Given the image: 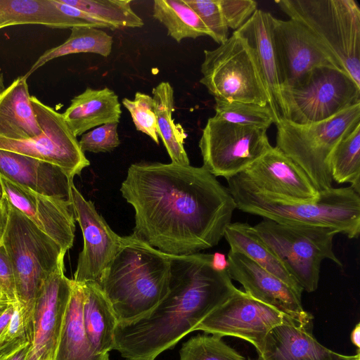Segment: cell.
Returning a JSON list of instances; mask_svg holds the SVG:
<instances>
[{"instance_id":"6da1fadb","label":"cell","mask_w":360,"mask_h":360,"mask_svg":"<svg viewBox=\"0 0 360 360\" xmlns=\"http://www.w3.org/2000/svg\"><path fill=\"white\" fill-rule=\"evenodd\" d=\"M120 191L135 211L133 233L170 255L217 245L237 208L228 188L203 166L136 162Z\"/></svg>"},{"instance_id":"7a4b0ae2","label":"cell","mask_w":360,"mask_h":360,"mask_svg":"<svg viewBox=\"0 0 360 360\" xmlns=\"http://www.w3.org/2000/svg\"><path fill=\"white\" fill-rule=\"evenodd\" d=\"M169 292L147 316L117 324L114 349L127 360H155L236 290L215 254L170 255Z\"/></svg>"},{"instance_id":"3957f363","label":"cell","mask_w":360,"mask_h":360,"mask_svg":"<svg viewBox=\"0 0 360 360\" xmlns=\"http://www.w3.org/2000/svg\"><path fill=\"white\" fill-rule=\"evenodd\" d=\"M170 256L134 233L123 236L115 257L97 283L118 323L147 316L169 292Z\"/></svg>"},{"instance_id":"277c9868","label":"cell","mask_w":360,"mask_h":360,"mask_svg":"<svg viewBox=\"0 0 360 360\" xmlns=\"http://www.w3.org/2000/svg\"><path fill=\"white\" fill-rule=\"evenodd\" d=\"M228 190L242 212L291 225L333 228L349 238L360 233V196L352 187L330 188L312 200L292 201L261 193L233 176Z\"/></svg>"},{"instance_id":"5b68a950","label":"cell","mask_w":360,"mask_h":360,"mask_svg":"<svg viewBox=\"0 0 360 360\" xmlns=\"http://www.w3.org/2000/svg\"><path fill=\"white\" fill-rule=\"evenodd\" d=\"M330 60L360 86V8L354 0H279Z\"/></svg>"},{"instance_id":"8992f818","label":"cell","mask_w":360,"mask_h":360,"mask_svg":"<svg viewBox=\"0 0 360 360\" xmlns=\"http://www.w3.org/2000/svg\"><path fill=\"white\" fill-rule=\"evenodd\" d=\"M8 204V215L2 244L12 267L17 300L27 335L31 330L37 291L66 252L26 216Z\"/></svg>"},{"instance_id":"52a82bcc","label":"cell","mask_w":360,"mask_h":360,"mask_svg":"<svg viewBox=\"0 0 360 360\" xmlns=\"http://www.w3.org/2000/svg\"><path fill=\"white\" fill-rule=\"evenodd\" d=\"M360 124V103L327 120L305 124L281 120L276 147L308 176L319 192L332 188L330 158L338 143Z\"/></svg>"},{"instance_id":"ba28073f","label":"cell","mask_w":360,"mask_h":360,"mask_svg":"<svg viewBox=\"0 0 360 360\" xmlns=\"http://www.w3.org/2000/svg\"><path fill=\"white\" fill-rule=\"evenodd\" d=\"M253 229L303 291L311 292L317 289L323 260L342 266L333 252V238L339 233L335 229L286 224L266 218Z\"/></svg>"},{"instance_id":"9c48e42d","label":"cell","mask_w":360,"mask_h":360,"mask_svg":"<svg viewBox=\"0 0 360 360\" xmlns=\"http://www.w3.org/2000/svg\"><path fill=\"white\" fill-rule=\"evenodd\" d=\"M200 82L214 99L269 104L255 50L237 31L212 50L204 51Z\"/></svg>"},{"instance_id":"30bf717a","label":"cell","mask_w":360,"mask_h":360,"mask_svg":"<svg viewBox=\"0 0 360 360\" xmlns=\"http://www.w3.org/2000/svg\"><path fill=\"white\" fill-rule=\"evenodd\" d=\"M281 91L285 120L300 124L327 120L360 103V86L346 72L330 66L314 68Z\"/></svg>"},{"instance_id":"8fae6325","label":"cell","mask_w":360,"mask_h":360,"mask_svg":"<svg viewBox=\"0 0 360 360\" xmlns=\"http://www.w3.org/2000/svg\"><path fill=\"white\" fill-rule=\"evenodd\" d=\"M266 131L210 117L198 144L202 166L226 179L243 172L271 147Z\"/></svg>"},{"instance_id":"7c38bea8","label":"cell","mask_w":360,"mask_h":360,"mask_svg":"<svg viewBox=\"0 0 360 360\" xmlns=\"http://www.w3.org/2000/svg\"><path fill=\"white\" fill-rule=\"evenodd\" d=\"M30 99L41 132L25 139L0 137V149L55 165L72 179L80 175L90 162L63 114L34 96Z\"/></svg>"},{"instance_id":"4fadbf2b","label":"cell","mask_w":360,"mask_h":360,"mask_svg":"<svg viewBox=\"0 0 360 360\" xmlns=\"http://www.w3.org/2000/svg\"><path fill=\"white\" fill-rule=\"evenodd\" d=\"M284 314L244 291L236 290L210 312L195 328L219 338L233 336L252 344L259 356L270 331L283 320Z\"/></svg>"},{"instance_id":"5bb4252c","label":"cell","mask_w":360,"mask_h":360,"mask_svg":"<svg viewBox=\"0 0 360 360\" xmlns=\"http://www.w3.org/2000/svg\"><path fill=\"white\" fill-rule=\"evenodd\" d=\"M64 271L63 259L37 291L25 360H53L72 285Z\"/></svg>"},{"instance_id":"9a60e30c","label":"cell","mask_w":360,"mask_h":360,"mask_svg":"<svg viewBox=\"0 0 360 360\" xmlns=\"http://www.w3.org/2000/svg\"><path fill=\"white\" fill-rule=\"evenodd\" d=\"M71 199L75 218L84 238V248L79 255L72 280L79 283H98L117 254L122 237L111 229L94 203L86 200L74 184Z\"/></svg>"},{"instance_id":"2e32d148","label":"cell","mask_w":360,"mask_h":360,"mask_svg":"<svg viewBox=\"0 0 360 360\" xmlns=\"http://www.w3.org/2000/svg\"><path fill=\"white\" fill-rule=\"evenodd\" d=\"M235 176L261 193L285 200H312L319 195L305 172L276 147Z\"/></svg>"},{"instance_id":"e0dca14e","label":"cell","mask_w":360,"mask_h":360,"mask_svg":"<svg viewBox=\"0 0 360 360\" xmlns=\"http://www.w3.org/2000/svg\"><path fill=\"white\" fill-rule=\"evenodd\" d=\"M272 32L282 87L295 85L316 68L330 66L341 70L295 20L274 16Z\"/></svg>"},{"instance_id":"ac0fdd59","label":"cell","mask_w":360,"mask_h":360,"mask_svg":"<svg viewBox=\"0 0 360 360\" xmlns=\"http://www.w3.org/2000/svg\"><path fill=\"white\" fill-rule=\"evenodd\" d=\"M7 202L32 221L66 252L73 245L75 214L71 202L44 195L0 176Z\"/></svg>"},{"instance_id":"d6986e66","label":"cell","mask_w":360,"mask_h":360,"mask_svg":"<svg viewBox=\"0 0 360 360\" xmlns=\"http://www.w3.org/2000/svg\"><path fill=\"white\" fill-rule=\"evenodd\" d=\"M226 269L230 278L240 283L244 292L253 298L299 321L313 319L302 307L301 292L244 255L229 251Z\"/></svg>"},{"instance_id":"ffe728a7","label":"cell","mask_w":360,"mask_h":360,"mask_svg":"<svg viewBox=\"0 0 360 360\" xmlns=\"http://www.w3.org/2000/svg\"><path fill=\"white\" fill-rule=\"evenodd\" d=\"M312 320L301 321L288 315L266 337L259 360H360L356 355L336 353L312 334Z\"/></svg>"},{"instance_id":"44dd1931","label":"cell","mask_w":360,"mask_h":360,"mask_svg":"<svg viewBox=\"0 0 360 360\" xmlns=\"http://www.w3.org/2000/svg\"><path fill=\"white\" fill-rule=\"evenodd\" d=\"M19 25L102 28L103 22L61 0H0V29Z\"/></svg>"},{"instance_id":"7402d4cb","label":"cell","mask_w":360,"mask_h":360,"mask_svg":"<svg viewBox=\"0 0 360 360\" xmlns=\"http://www.w3.org/2000/svg\"><path fill=\"white\" fill-rule=\"evenodd\" d=\"M0 176L37 193L72 203L73 179L51 163L0 149Z\"/></svg>"},{"instance_id":"603a6c76","label":"cell","mask_w":360,"mask_h":360,"mask_svg":"<svg viewBox=\"0 0 360 360\" xmlns=\"http://www.w3.org/2000/svg\"><path fill=\"white\" fill-rule=\"evenodd\" d=\"M273 18L270 13L257 9L236 31L243 35L255 50L269 95L268 105L276 124L281 120H285L286 110L273 41Z\"/></svg>"},{"instance_id":"cb8c5ba5","label":"cell","mask_w":360,"mask_h":360,"mask_svg":"<svg viewBox=\"0 0 360 360\" xmlns=\"http://www.w3.org/2000/svg\"><path fill=\"white\" fill-rule=\"evenodd\" d=\"M62 114L77 137L99 125L119 123L122 110L118 96L112 90L87 87L71 100Z\"/></svg>"},{"instance_id":"d4e9b609","label":"cell","mask_w":360,"mask_h":360,"mask_svg":"<svg viewBox=\"0 0 360 360\" xmlns=\"http://www.w3.org/2000/svg\"><path fill=\"white\" fill-rule=\"evenodd\" d=\"M30 98L23 76L0 92V137L25 139L41 132Z\"/></svg>"},{"instance_id":"484cf974","label":"cell","mask_w":360,"mask_h":360,"mask_svg":"<svg viewBox=\"0 0 360 360\" xmlns=\"http://www.w3.org/2000/svg\"><path fill=\"white\" fill-rule=\"evenodd\" d=\"M83 300L82 283L72 280L70 298L53 360H110L109 354L98 352L87 338L83 323Z\"/></svg>"},{"instance_id":"4316f807","label":"cell","mask_w":360,"mask_h":360,"mask_svg":"<svg viewBox=\"0 0 360 360\" xmlns=\"http://www.w3.org/2000/svg\"><path fill=\"white\" fill-rule=\"evenodd\" d=\"M84 300L82 317L87 338L101 354L114 349L115 331L118 323L111 304L96 282L82 283Z\"/></svg>"},{"instance_id":"83f0119b","label":"cell","mask_w":360,"mask_h":360,"mask_svg":"<svg viewBox=\"0 0 360 360\" xmlns=\"http://www.w3.org/2000/svg\"><path fill=\"white\" fill-rule=\"evenodd\" d=\"M224 237L233 252L244 255L299 292L303 290L287 268L248 223H231Z\"/></svg>"},{"instance_id":"f1b7e54d","label":"cell","mask_w":360,"mask_h":360,"mask_svg":"<svg viewBox=\"0 0 360 360\" xmlns=\"http://www.w3.org/2000/svg\"><path fill=\"white\" fill-rule=\"evenodd\" d=\"M155 103L157 129L172 162L189 165L190 161L184 148L187 134L184 128L174 122V89L168 82H162L152 90Z\"/></svg>"},{"instance_id":"f546056e","label":"cell","mask_w":360,"mask_h":360,"mask_svg":"<svg viewBox=\"0 0 360 360\" xmlns=\"http://www.w3.org/2000/svg\"><path fill=\"white\" fill-rule=\"evenodd\" d=\"M69 37L60 45L44 51L22 75L25 79L44 64L55 58L79 53H91L108 57L112 51V37L102 30L87 26L70 29Z\"/></svg>"},{"instance_id":"4dcf8cb0","label":"cell","mask_w":360,"mask_h":360,"mask_svg":"<svg viewBox=\"0 0 360 360\" xmlns=\"http://www.w3.org/2000/svg\"><path fill=\"white\" fill-rule=\"evenodd\" d=\"M153 16L167 30V35L180 42L186 38L210 37L195 11L185 0H155Z\"/></svg>"},{"instance_id":"1f68e13d","label":"cell","mask_w":360,"mask_h":360,"mask_svg":"<svg viewBox=\"0 0 360 360\" xmlns=\"http://www.w3.org/2000/svg\"><path fill=\"white\" fill-rule=\"evenodd\" d=\"M329 165L333 181L349 183L356 193H360V124L338 143Z\"/></svg>"},{"instance_id":"d6a6232c","label":"cell","mask_w":360,"mask_h":360,"mask_svg":"<svg viewBox=\"0 0 360 360\" xmlns=\"http://www.w3.org/2000/svg\"><path fill=\"white\" fill-rule=\"evenodd\" d=\"M108 24L111 30L143 26V20L133 11L130 0H61Z\"/></svg>"},{"instance_id":"836d02e7","label":"cell","mask_w":360,"mask_h":360,"mask_svg":"<svg viewBox=\"0 0 360 360\" xmlns=\"http://www.w3.org/2000/svg\"><path fill=\"white\" fill-rule=\"evenodd\" d=\"M214 100L216 112L214 117L224 121L266 129L272 124H275V120L269 105H260L250 103Z\"/></svg>"},{"instance_id":"e575fe53","label":"cell","mask_w":360,"mask_h":360,"mask_svg":"<svg viewBox=\"0 0 360 360\" xmlns=\"http://www.w3.org/2000/svg\"><path fill=\"white\" fill-rule=\"evenodd\" d=\"M179 360H245L221 338L198 334L184 342L179 350Z\"/></svg>"},{"instance_id":"d590c367","label":"cell","mask_w":360,"mask_h":360,"mask_svg":"<svg viewBox=\"0 0 360 360\" xmlns=\"http://www.w3.org/2000/svg\"><path fill=\"white\" fill-rule=\"evenodd\" d=\"M122 103L129 112L136 130L148 135L155 143L159 144L153 98L146 94L136 92L134 100L124 98Z\"/></svg>"},{"instance_id":"8d00e7d4","label":"cell","mask_w":360,"mask_h":360,"mask_svg":"<svg viewBox=\"0 0 360 360\" xmlns=\"http://www.w3.org/2000/svg\"><path fill=\"white\" fill-rule=\"evenodd\" d=\"M195 11L217 44L229 38V28L225 22L218 0H185Z\"/></svg>"},{"instance_id":"74e56055","label":"cell","mask_w":360,"mask_h":360,"mask_svg":"<svg viewBox=\"0 0 360 360\" xmlns=\"http://www.w3.org/2000/svg\"><path fill=\"white\" fill-rule=\"evenodd\" d=\"M118 123H108L82 135L79 144L82 150L91 153H107L120 144L117 133Z\"/></svg>"},{"instance_id":"f35d334b","label":"cell","mask_w":360,"mask_h":360,"mask_svg":"<svg viewBox=\"0 0 360 360\" xmlns=\"http://www.w3.org/2000/svg\"><path fill=\"white\" fill-rule=\"evenodd\" d=\"M228 28L238 30L257 9L253 0H218Z\"/></svg>"},{"instance_id":"ab89813d","label":"cell","mask_w":360,"mask_h":360,"mask_svg":"<svg viewBox=\"0 0 360 360\" xmlns=\"http://www.w3.org/2000/svg\"><path fill=\"white\" fill-rule=\"evenodd\" d=\"M27 340L26 325L18 302L5 331L0 337V351L20 341Z\"/></svg>"},{"instance_id":"60d3db41","label":"cell","mask_w":360,"mask_h":360,"mask_svg":"<svg viewBox=\"0 0 360 360\" xmlns=\"http://www.w3.org/2000/svg\"><path fill=\"white\" fill-rule=\"evenodd\" d=\"M0 285L11 302H18L12 267L2 243L0 245Z\"/></svg>"},{"instance_id":"b9f144b4","label":"cell","mask_w":360,"mask_h":360,"mask_svg":"<svg viewBox=\"0 0 360 360\" xmlns=\"http://www.w3.org/2000/svg\"><path fill=\"white\" fill-rule=\"evenodd\" d=\"M30 346L26 340L4 349L0 351V360H25Z\"/></svg>"},{"instance_id":"7bdbcfd3","label":"cell","mask_w":360,"mask_h":360,"mask_svg":"<svg viewBox=\"0 0 360 360\" xmlns=\"http://www.w3.org/2000/svg\"><path fill=\"white\" fill-rule=\"evenodd\" d=\"M15 303L16 302H10L8 306L0 313V337L4 333L10 322L14 311Z\"/></svg>"},{"instance_id":"ee69618b","label":"cell","mask_w":360,"mask_h":360,"mask_svg":"<svg viewBox=\"0 0 360 360\" xmlns=\"http://www.w3.org/2000/svg\"><path fill=\"white\" fill-rule=\"evenodd\" d=\"M8 204L5 198L0 201V245L2 243L4 233L7 224Z\"/></svg>"},{"instance_id":"f6af8a7d","label":"cell","mask_w":360,"mask_h":360,"mask_svg":"<svg viewBox=\"0 0 360 360\" xmlns=\"http://www.w3.org/2000/svg\"><path fill=\"white\" fill-rule=\"evenodd\" d=\"M359 334H360V323H358L353 330H352L350 335V339L352 344L356 347L358 350L360 348V342H359Z\"/></svg>"},{"instance_id":"bcb514c9","label":"cell","mask_w":360,"mask_h":360,"mask_svg":"<svg viewBox=\"0 0 360 360\" xmlns=\"http://www.w3.org/2000/svg\"><path fill=\"white\" fill-rule=\"evenodd\" d=\"M12 302L8 300H0V313L8 306V304Z\"/></svg>"},{"instance_id":"7dc6e473","label":"cell","mask_w":360,"mask_h":360,"mask_svg":"<svg viewBox=\"0 0 360 360\" xmlns=\"http://www.w3.org/2000/svg\"><path fill=\"white\" fill-rule=\"evenodd\" d=\"M0 300H8L0 285ZM10 301V300H9Z\"/></svg>"},{"instance_id":"c3c4849f","label":"cell","mask_w":360,"mask_h":360,"mask_svg":"<svg viewBox=\"0 0 360 360\" xmlns=\"http://www.w3.org/2000/svg\"><path fill=\"white\" fill-rule=\"evenodd\" d=\"M4 192H3L2 186H1V184L0 182V201H1L4 199Z\"/></svg>"}]
</instances>
